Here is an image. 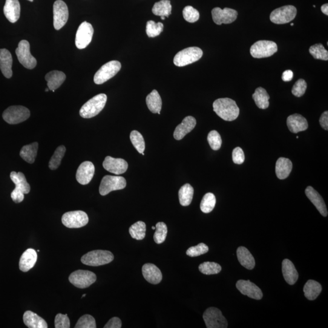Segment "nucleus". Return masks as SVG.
Listing matches in <instances>:
<instances>
[{
    "instance_id": "f257e3e1",
    "label": "nucleus",
    "mask_w": 328,
    "mask_h": 328,
    "mask_svg": "<svg viewBox=\"0 0 328 328\" xmlns=\"http://www.w3.org/2000/svg\"><path fill=\"white\" fill-rule=\"evenodd\" d=\"M214 111L218 116L226 121H233L237 119L240 109L235 100L229 98L216 100L213 104Z\"/></svg>"
},
{
    "instance_id": "f03ea898",
    "label": "nucleus",
    "mask_w": 328,
    "mask_h": 328,
    "mask_svg": "<svg viewBox=\"0 0 328 328\" xmlns=\"http://www.w3.org/2000/svg\"><path fill=\"white\" fill-rule=\"evenodd\" d=\"M107 96L106 94L96 95L82 106L80 110V116L85 119H90L96 116L104 108Z\"/></svg>"
},
{
    "instance_id": "7ed1b4c3",
    "label": "nucleus",
    "mask_w": 328,
    "mask_h": 328,
    "mask_svg": "<svg viewBox=\"0 0 328 328\" xmlns=\"http://www.w3.org/2000/svg\"><path fill=\"white\" fill-rule=\"evenodd\" d=\"M10 177L16 185L15 189L11 193V198L16 203H21L24 200V195L30 193V185L22 172H12L11 173Z\"/></svg>"
},
{
    "instance_id": "20e7f679",
    "label": "nucleus",
    "mask_w": 328,
    "mask_h": 328,
    "mask_svg": "<svg viewBox=\"0 0 328 328\" xmlns=\"http://www.w3.org/2000/svg\"><path fill=\"white\" fill-rule=\"evenodd\" d=\"M114 260V255L108 250H96L87 253L83 256L81 261L85 265L99 266L111 263Z\"/></svg>"
},
{
    "instance_id": "39448f33",
    "label": "nucleus",
    "mask_w": 328,
    "mask_h": 328,
    "mask_svg": "<svg viewBox=\"0 0 328 328\" xmlns=\"http://www.w3.org/2000/svg\"><path fill=\"white\" fill-rule=\"evenodd\" d=\"M203 55L201 49L190 47L184 49L177 53L174 57V63L177 67H182L198 61Z\"/></svg>"
},
{
    "instance_id": "423d86ee",
    "label": "nucleus",
    "mask_w": 328,
    "mask_h": 328,
    "mask_svg": "<svg viewBox=\"0 0 328 328\" xmlns=\"http://www.w3.org/2000/svg\"><path fill=\"white\" fill-rule=\"evenodd\" d=\"M121 63L117 60L106 63L95 74L94 82L97 85H102L113 78L121 69Z\"/></svg>"
},
{
    "instance_id": "0eeeda50",
    "label": "nucleus",
    "mask_w": 328,
    "mask_h": 328,
    "mask_svg": "<svg viewBox=\"0 0 328 328\" xmlns=\"http://www.w3.org/2000/svg\"><path fill=\"white\" fill-rule=\"evenodd\" d=\"M30 111L24 106H11L4 111L3 118L10 124H18L30 117Z\"/></svg>"
},
{
    "instance_id": "6e6552de",
    "label": "nucleus",
    "mask_w": 328,
    "mask_h": 328,
    "mask_svg": "<svg viewBox=\"0 0 328 328\" xmlns=\"http://www.w3.org/2000/svg\"><path fill=\"white\" fill-rule=\"evenodd\" d=\"M277 51V45L275 42L268 40H260L252 46L250 53L254 58L262 59L272 56Z\"/></svg>"
},
{
    "instance_id": "1a4fd4ad",
    "label": "nucleus",
    "mask_w": 328,
    "mask_h": 328,
    "mask_svg": "<svg viewBox=\"0 0 328 328\" xmlns=\"http://www.w3.org/2000/svg\"><path fill=\"white\" fill-rule=\"evenodd\" d=\"M297 13V9L293 6H284L273 11L270 14V20L275 24H288L295 18Z\"/></svg>"
},
{
    "instance_id": "9d476101",
    "label": "nucleus",
    "mask_w": 328,
    "mask_h": 328,
    "mask_svg": "<svg viewBox=\"0 0 328 328\" xmlns=\"http://www.w3.org/2000/svg\"><path fill=\"white\" fill-rule=\"evenodd\" d=\"M203 319L207 328H226L228 323L222 312L214 307L206 309L203 314Z\"/></svg>"
},
{
    "instance_id": "9b49d317",
    "label": "nucleus",
    "mask_w": 328,
    "mask_h": 328,
    "mask_svg": "<svg viewBox=\"0 0 328 328\" xmlns=\"http://www.w3.org/2000/svg\"><path fill=\"white\" fill-rule=\"evenodd\" d=\"M16 53L19 61L25 68L33 70L36 67L37 60L31 54L30 43L27 40L20 42Z\"/></svg>"
},
{
    "instance_id": "f8f14e48",
    "label": "nucleus",
    "mask_w": 328,
    "mask_h": 328,
    "mask_svg": "<svg viewBox=\"0 0 328 328\" xmlns=\"http://www.w3.org/2000/svg\"><path fill=\"white\" fill-rule=\"evenodd\" d=\"M126 181L122 177L106 175L103 178L99 187V193L102 196H105L109 193L119 191L125 188Z\"/></svg>"
},
{
    "instance_id": "ddd939ff",
    "label": "nucleus",
    "mask_w": 328,
    "mask_h": 328,
    "mask_svg": "<svg viewBox=\"0 0 328 328\" xmlns=\"http://www.w3.org/2000/svg\"><path fill=\"white\" fill-rule=\"evenodd\" d=\"M96 280V275L94 272L83 270H76L72 273L69 277L71 283L80 289L90 287Z\"/></svg>"
},
{
    "instance_id": "4468645a",
    "label": "nucleus",
    "mask_w": 328,
    "mask_h": 328,
    "mask_svg": "<svg viewBox=\"0 0 328 328\" xmlns=\"http://www.w3.org/2000/svg\"><path fill=\"white\" fill-rule=\"evenodd\" d=\"M63 225L70 229L80 228L88 223L89 218L85 212L81 211L69 212L62 216Z\"/></svg>"
},
{
    "instance_id": "2eb2a0df",
    "label": "nucleus",
    "mask_w": 328,
    "mask_h": 328,
    "mask_svg": "<svg viewBox=\"0 0 328 328\" xmlns=\"http://www.w3.org/2000/svg\"><path fill=\"white\" fill-rule=\"evenodd\" d=\"M94 29L89 23L84 22L79 26L76 36V46L79 50L87 47L93 39Z\"/></svg>"
},
{
    "instance_id": "dca6fc26",
    "label": "nucleus",
    "mask_w": 328,
    "mask_h": 328,
    "mask_svg": "<svg viewBox=\"0 0 328 328\" xmlns=\"http://www.w3.org/2000/svg\"><path fill=\"white\" fill-rule=\"evenodd\" d=\"M54 27L60 30L67 24L69 18L67 5L62 0H57L53 6Z\"/></svg>"
},
{
    "instance_id": "f3484780",
    "label": "nucleus",
    "mask_w": 328,
    "mask_h": 328,
    "mask_svg": "<svg viewBox=\"0 0 328 328\" xmlns=\"http://www.w3.org/2000/svg\"><path fill=\"white\" fill-rule=\"evenodd\" d=\"M212 19L215 24L218 25L230 24L237 19V11L226 8L221 10L220 8H215L212 11Z\"/></svg>"
},
{
    "instance_id": "a211bd4d",
    "label": "nucleus",
    "mask_w": 328,
    "mask_h": 328,
    "mask_svg": "<svg viewBox=\"0 0 328 328\" xmlns=\"http://www.w3.org/2000/svg\"><path fill=\"white\" fill-rule=\"evenodd\" d=\"M236 286L242 294L247 295L249 298L258 300L263 298V292L260 287L249 280H239Z\"/></svg>"
},
{
    "instance_id": "6ab92c4d",
    "label": "nucleus",
    "mask_w": 328,
    "mask_h": 328,
    "mask_svg": "<svg viewBox=\"0 0 328 328\" xmlns=\"http://www.w3.org/2000/svg\"><path fill=\"white\" fill-rule=\"evenodd\" d=\"M103 167L106 171L119 175L124 174L127 171L128 165L124 159L106 156L103 161Z\"/></svg>"
},
{
    "instance_id": "aec40b11",
    "label": "nucleus",
    "mask_w": 328,
    "mask_h": 328,
    "mask_svg": "<svg viewBox=\"0 0 328 328\" xmlns=\"http://www.w3.org/2000/svg\"><path fill=\"white\" fill-rule=\"evenodd\" d=\"M95 168L94 164L90 161L80 164L76 174L77 182L82 185H87L91 182L94 177Z\"/></svg>"
},
{
    "instance_id": "412c9836",
    "label": "nucleus",
    "mask_w": 328,
    "mask_h": 328,
    "mask_svg": "<svg viewBox=\"0 0 328 328\" xmlns=\"http://www.w3.org/2000/svg\"><path fill=\"white\" fill-rule=\"evenodd\" d=\"M197 125V120L192 116H188L183 120L181 124L178 125L175 129L174 136L175 139L180 140L191 132Z\"/></svg>"
},
{
    "instance_id": "4be33fe9",
    "label": "nucleus",
    "mask_w": 328,
    "mask_h": 328,
    "mask_svg": "<svg viewBox=\"0 0 328 328\" xmlns=\"http://www.w3.org/2000/svg\"><path fill=\"white\" fill-rule=\"evenodd\" d=\"M305 194L309 198V200L311 201L313 205L315 206L316 209L320 212V214L323 217H327V210L326 204H325L324 201L320 195L314 189H313L311 186L307 187L306 190H305Z\"/></svg>"
},
{
    "instance_id": "5701e85b",
    "label": "nucleus",
    "mask_w": 328,
    "mask_h": 328,
    "mask_svg": "<svg viewBox=\"0 0 328 328\" xmlns=\"http://www.w3.org/2000/svg\"><path fill=\"white\" fill-rule=\"evenodd\" d=\"M287 125L290 132L297 133L306 130L308 128L307 120L298 114L290 115L287 119Z\"/></svg>"
},
{
    "instance_id": "b1692460",
    "label": "nucleus",
    "mask_w": 328,
    "mask_h": 328,
    "mask_svg": "<svg viewBox=\"0 0 328 328\" xmlns=\"http://www.w3.org/2000/svg\"><path fill=\"white\" fill-rule=\"evenodd\" d=\"M142 271L143 277L149 283L157 284L162 281V272L153 264H145L142 267Z\"/></svg>"
},
{
    "instance_id": "393cba45",
    "label": "nucleus",
    "mask_w": 328,
    "mask_h": 328,
    "mask_svg": "<svg viewBox=\"0 0 328 328\" xmlns=\"http://www.w3.org/2000/svg\"><path fill=\"white\" fill-rule=\"evenodd\" d=\"M20 4L19 0H6L4 7V14L11 23L17 22L20 17Z\"/></svg>"
},
{
    "instance_id": "a878e982",
    "label": "nucleus",
    "mask_w": 328,
    "mask_h": 328,
    "mask_svg": "<svg viewBox=\"0 0 328 328\" xmlns=\"http://www.w3.org/2000/svg\"><path fill=\"white\" fill-rule=\"evenodd\" d=\"M13 57L7 49L0 50V70L5 77L10 79L13 76Z\"/></svg>"
},
{
    "instance_id": "bb28decb",
    "label": "nucleus",
    "mask_w": 328,
    "mask_h": 328,
    "mask_svg": "<svg viewBox=\"0 0 328 328\" xmlns=\"http://www.w3.org/2000/svg\"><path fill=\"white\" fill-rule=\"evenodd\" d=\"M37 260V254L35 250L28 249L20 258L19 267L22 272H27L33 268Z\"/></svg>"
},
{
    "instance_id": "cd10ccee",
    "label": "nucleus",
    "mask_w": 328,
    "mask_h": 328,
    "mask_svg": "<svg viewBox=\"0 0 328 328\" xmlns=\"http://www.w3.org/2000/svg\"><path fill=\"white\" fill-rule=\"evenodd\" d=\"M282 272L284 280L290 285H293L297 282L298 278V272L294 264L288 259H284L282 262Z\"/></svg>"
},
{
    "instance_id": "c85d7f7f",
    "label": "nucleus",
    "mask_w": 328,
    "mask_h": 328,
    "mask_svg": "<svg viewBox=\"0 0 328 328\" xmlns=\"http://www.w3.org/2000/svg\"><path fill=\"white\" fill-rule=\"evenodd\" d=\"M66 75L62 71H53L45 76V79L48 82L49 90L55 92L63 84L66 79Z\"/></svg>"
},
{
    "instance_id": "c756f323",
    "label": "nucleus",
    "mask_w": 328,
    "mask_h": 328,
    "mask_svg": "<svg viewBox=\"0 0 328 328\" xmlns=\"http://www.w3.org/2000/svg\"><path fill=\"white\" fill-rule=\"evenodd\" d=\"M292 163L285 157H280L276 162L275 173L278 179H286L292 172Z\"/></svg>"
},
{
    "instance_id": "7c9ffc66",
    "label": "nucleus",
    "mask_w": 328,
    "mask_h": 328,
    "mask_svg": "<svg viewBox=\"0 0 328 328\" xmlns=\"http://www.w3.org/2000/svg\"><path fill=\"white\" fill-rule=\"evenodd\" d=\"M24 321L26 326L30 328H47L48 324L44 319L37 313L27 310L24 315Z\"/></svg>"
},
{
    "instance_id": "2f4dec72",
    "label": "nucleus",
    "mask_w": 328,
    "mask_h": 328,
    "mask_svg": "<svg viewBox=\"0 0 328 328\" xmlns=\"http://www.w3.org/2000/svg\"><path fill=\"white\" fill-rule=\"evenodd\" d=\"M237 257L241 265L245 268L251 270L254 268L255 261L251 253L246 247H238L237 250Z\"/></svg>"
},
{
    "instance_id": "473e14b6",
    "label": "nucleus",
    "mask_w": 328,
    "mask_h": 328,
    "mask_svg": "<svg viewBox=\"0 0 328 328\" xmlns=\"http://www.w3.org/2000/svg\"><path fill=\"white\" fill-rule=\"evenodd\" d=\"M322 287L317 281L309 280L305 284L303 288L305 297L309 300H314L321 292Z\"/></svg>"
},
{
    "instance_id": "72a5a7b5",
    "label": "nucleus",
    "mask_w": 328,
    "mask_h": 328,
    "mask_svg": "<svg viewBox=\"0 0 328 328\" xmlns=\"http://www.w3.org/2000/svg\"><path fill=\"white\" fill-rule=\"evenodd\" d=\"M146 103L149 111L152 113L160 114L162 104V99L156 90H152L151 93L148 95L146 98Z\"/></svg>"
},
{
    "instance_id": "f704fd0d",
    "label": "nucleus",
    "mask_w": 328,
    "mask_h": 328,
    "mask_svg": "<svg viewBox=\"0 0 328 328\" xmlns=\"http://www.w3.org/2000/svg\"><path fill=\"white\" fill-rule=\"evenodd\" d=\"M38 147L39 143L37 142H34L30 145H25L20 151V156L26 162L29 163H33L35 162Z\"/></svg>"
},
{
    "instance_id": "c9c22d12",
    "label": "nucleus",
    "mask_w": 328,
    "mask_h": 328,
    "mask_svg": "<svg viewBox=\"0 0 328 328\" xmlns=\"http://www.w3.org/2000/svg\"><path fill=\"white\" fill-rule=\"evenodd\" d=\"M252 98L259 108L264 109L269 107L270 96L265 89L262 87L256 89Z\"/></svg>"
},
{
    "instance_id": "e433bc0d",
    "label": "nucleus",
    "mask_w": 328,
    "mask_h": 328,
    "mask_svg": "<svg viewBox=\"0 0 328 328\" xmlns=\"http://www.w3.org/2000/svg\"><path fill=\"white\" fill-rule=\"evenodd\" d=\"M194 189L189 184L181 187L178 195H179L180 202L181 206H188L191 204L193 197H194Z\"/></svg>"
},
{
    "instance_id": "4c0bfd02",
    "label": "nucleus",
    "mask_w": 328,
    "mask_h": 328,
    "mask_svg": "<svg viewBox=\"0 0 328 328\" xmlns=\"http://www.w3.org/2000/svg\"><path fill=\"white\" fill-rule=\"evenodd\" d=\"M172 7L170 0H161L156 3L152 9L155 16L168 17L172 14Z\"/></svg>"
},
{
    "instance_id": "58836bf2",
    "label": "nucleus",
    "mask_w": 328,
    "mask_h": 328,
    "mask_svg": "<svg viewBox=\"0 0 328 328\" xmlns=\"http://www.w3.org/2000/svg\"><path fill=\"white\" fill-rule=\"evenodd\" d=\"M146 224L142 221H137L129 229L131 237L135 240H142L145 237Z\"/></svg>"
},
{
    "instance_id": "ea45409f",
    "label": "nucleus",
    "mask_w": 328,
    "mask_h": 328,
    "mask_svg": "<svg viewBox=\"0 0 328 328\" xmlns=\"http://www.w3.org/2000/svg\"><path fill=\"white\" fill-rule=\"evenodd\" d=\"M215 196L212 193H207L204 196L200 204L201 211L204 214H209L215 208L216 204Z\"/></svg>"
},
{
    "instance_id": "a19ab883",
    "label": "nucleus",
    "mask_w": 328,
    "mask_h": 328,
    "mask_svg": "<svg viewBox=\"0 0 328 328\" xmlns=\"http://www.w3.org/2000/svg\"><path fill=\"white\" fill-rule=\"evenodd\" d=\"M66 148L65 146L60 145L55 151L53 156L51 157L49 162V168L51 170H56L61 163L63 156H65Z\"/></svg>"
},
{
    "instance_id": "79ce46f5",
    "label": "nucleus",
    "mask_w": 328,
    "mask_h": 328,
    "mask_svg": "<svg viewBox=\"0 0 328 328\" xmlns=\"http://www.w3.org/2000/svg\"><path fill=\"white\" fill-rule=\"evenodd\" d=\"M221 266L215 262H204L199 266L200 271L205 275L217 274L221 272Z\"/></svg>"
},
{
    "instance_id": "37998d69",
    "label": "nucleus",
    "mask_w": 328,
    "mask_h": 328,
    "mask_svg": "<svg viewBox=\"0 0 328 328\" xmlns=\"http://www.w3.org/2000/svg\"><path fill=\"white\" fill-rule=\"evenodd\" d=\"M130 140L133 143L134 148H136L139 153H143L145 151V143L144 139L139 132L136 130L131 131L130 134Z\"/></svg>"
},
{
    "instance_id": "c03bdc74",
    "label": "nucleus",
    "mask_w": 328,
    "mask_h": 328,
    "mask_svg": "<svg viewBox=\"0 0 328 328\" xmlns=\"http://www.w3.org/2000/svg\"><path fill=\"white\" fill-rule=\"evenodd\" d=\"M309 53L315 59L325 60V61L328 60V52L325 50L323 45L321 43L310 47Z\"/></svg>"
},
{
    "instance_id": "a18cd8bd",
    "label": "nucleus",
    "mask_w": 328,
    "mask_h": 328,
    "mask_svg": "<svg viewBox=\"0 0 328 328\" xmlns=\"http://www.w3.org/2000/svg\"><path fill=\"white\" fill-rule=\"evenodd\" d=\"M168 229L166 224L162 222L157 223L156 225V232L154 234V241L157 244H161L165 241L168 235Z\"/></svg>"
},
{
    "instance_id": "49530a36",
    "label": "nucleus",
    "mask_w": 328,
    "mask_h": 328,
    "mask_svg": "<svg viewBox=\"0 0 328 328\" xmlns=\"http://www.w3.org/2000/svg\"><path fill=\"white\" fill-rule=\"evenodd\" d=\"M163 30V25L159 22L156 24L153 21H148L146 24V33L149 37H156L159 36Z\"/></svg>"
},
{
    "instance_id": "de8ad7c7",
    "label": "nucleus",
    "mask_w": 328,
    "mask_h": 328,
    "mask_svg": "<svg viewBox=\"0 0 328 328\" xmlns=\"http://www.w3.org/2000/svg\"><path fill=\"white\" fill-rule=\"evenodd\" d=\"M207 140H208L211 148L214 150H218L222 145V139H221L220 134L215 130L210 132L207 136Z\"/></svg>"
},
{
    "instance_id": "09e8293b",
    "label": "nucleus",
    "mask_w": 328,
    "mask_h": 328,
    "mask_svg": "<svg viewBox=\"0 0 328 328\" xmlns=\"http://www.w3.org/2000/svg\"><path fill=\"white\" fill-rule=\"evenodd\" d=\"M96 320L93 316L88 314L82 316L75 326L76 328H96Z\"/></svg>"
},
{
    "instance_id": "8fccbe9b",
    "label": "nucleus",
    "mask_w": 328,
    "mask_h": 328,
    "mask_svg": "<svg viewBox=\"0 0 328 328\" xmlns=\"http://www.w3.org/2000/svg\"><path fill=\"white\" fill-rule=\"evenodd\" d=\"M183 14L184 19L189 23H195L200 19V13L191 6L184 9Z\"/></svg>"
},
{
    "instance_id": "3c124183",
    "label": "nucleus",
    "mask_w": 328,
    "mask_h": 328,
    "mask_svg": "<svg viewBox=\"0 0 328 328\" xmlns=\"http://www.w3.org/2000/svg\"><path fill=\"white\" fill-rule=\"evenodd\" d=\"M209 251V247L204 243H200L198 245L190 247L187 250L186 254L191 257H197L205 254Z\"/></svg>"
},
{
    "instance_id": "603ef678",
    "label": "nucleus",
    "mask_w": 328,
    "mask_h": 328,
    "mask_svg": "<svg viewBox=\"0 0 328 328\" xmlns=\"http://www.w3.org/2000/svg\"><path fill=\"white\" fill-rule=\"evenodd\" d=\"M307 89V83L304 79H299L295 82L292 89V93L295 96H303Z\"/></svg>"
},
{
    "instance_id": "864d4df0",
    "label": "nucleus",
    "mask_w": 328,
    "mask_h": 328,
    "mask_svg": "<svg viewBox=\"0 0 328 328\" xmlns=\"http://www.w3.org/2000/svg\"><path fill=\"white\" fill-rule=\"evenodd\" d=\"M55 327L69 328L70 327V320L68 315L58 313L55 318Z\"/></svg>"
},
{
    "instance_id": "5fc2aeb1",
    "label": "nucleus",
    "mask_w": 328,
    "mask_h": 328,
    "mask_svg": "<svg viewBox=\"0 0 328 328\" xmlns=\"http://www.w3.org/2000/svg\"><path fill=\"white\" fill-rule=\"evenodd\" d=\"M232 159L236 164H242L245 159L243 149L240 147L235 148L232 152Z\"/></svg>"
},
{
    "instance_id": "6e6d98bb",
    "label": "nucleus",
    "mask_w": 328,
    "mask_h": 328,
    "mask_svg": "<svg viewBox=\"0 0 328 328\" xmlns=\"http://www.w3.org/2000/svg\"><path fill=\"white\" fill-rule=\"evenodd\" d=\"M121 327L122 321L119 318L116 317V316L111 318L104 326L105 328H120Z\"/></svg>"
},
{
    "instance_id": "4d7b16f0",
    "label": "nucleus",
    "mask_w": 328,
    "mask_h": 328,
    "mask_svg": "<svg viewBox=\"0 0 328 328\" xmlns=\"http://www.w3.org/2000/svg\"><path fill=\"white\" fill-rule=\"evenodd\" d=\"M320 124L321 126V127L325 129V130H327L328 129V112L324 111L323 114H321V116L320 118Z\"/></svg>"
},
{
    "instance_id": "13d9d810",
    "label": "nucleus",
    "mask_w": 328,
    "mask_h": 328,
    "mask_svg": "<svg viewBox=\"0 0 328 328\" xmlns=\"http://www.w3.org/2000/svg\"><path fill=\"white\" fill-rule=\"evenodd\" d=\"M293 72L291 70H286L282 74V80L284 82H289L293 79Z\"/></svg>"
},
{
    "instance_id": "bf43d9fd",
    "label": "nucleus",
    "mask_w": 328,
    "mask_h": 328,
    "mask_svg": "<svg viewBox=\"0 0 328 328\" xmlns=\"http://www.w3.org/2000/svg\"><path fill=\"white\" fill-rule=\"evenodd\" d=\"M321 10L325 15L328 16V5L327 4L322 6Z\"/></svg>"
},
{
    "instance_id": "052dcab7",
    "label": "nucleus",
    "mask_w": 328,
    "mask_h": 328,
    "mask_svg": "<svg viewBox=\"0 0 328 328\" xmlns=\"http://www.w3.org/2000/svg\"><path fill=\"white\" fill-rule=\"evenodd\" d=\"M160 19L162 20H165V17H160Z\"/></svg>"
},
{
    "instance_id": "680f3d73",
    "label": "nucleus",
    "mask_w": 328,
    "mask_h": 328,
    "mask_svg": "<svg viewBox=\"0 0 328 328\" xmlns=\"http://www.w3.org/2000/svg\"><path fill=\"white\" fill-rule=\"evenodd\" d=\"M152 230H155V229H156V227L152 226Z\"/></svg>"
},
{
    "instance_id": "e2e57ef3",
    "label": "nucleus",
    "mask_w": 328,
    "mask_h": 328,
    "mask_svg": "<svg viewBox=\"0 0 328 328\" xmlns=\"http://www.w3.org/2000/svg\"><path fill=\"white\" fill-rule=\"evenodd\" d=\"M85 296H86V294H83V295H82V298H83V297H85Z\"/></svg>"
},
{
    "instance_id": "0e129e2a",
    "label": "nucleus",
    "mask_w": 328,
    "mask_h": 328,
    "mask_svg": "<svg viewBox=\"0 0 328 328\" xmlns=\"http://www.w3.org/2000/svg\"><path fill=\"white\" fill-rule=\"evenodd\" d=\"M45 91L48 92L49 91V88L46 89Z\"/></svg>"
},
{
    "instance_id": "69168bd1",
    "label": "nucleus",
    "mask_w": 328,
    "mask_h": 328,
    "mask_svg": "<svg viewBox=\"0 0 328 328\" xmlns=\"http://www.w3.org/2000/svg\"><path fill=\"white\" fill-rule=\"evenodd\" d=\"M28 1H30L31 2H33L34 1V0H28Z\"/></svg>"
},
{
    "instance_id": "338daca9",
    "label": "nucleus",
    "mask_w": 328,
    "mask_h": 328,
    "mask_svg": "<svg viewBox=\"0 0 328 328\" xmlns=\"http://www.w3.org/2000/svg\"><path fill=\"white\" fill-rule=\"evenodd\" d=\"M290 26H293V24H290Z\"/></svg>"
}]
</instances>
